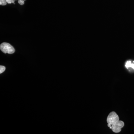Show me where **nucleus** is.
I'll return each mask as SVG.
<instances>
[{"mask_svg":"<svg viewBox=\"0 0 134 134\" xmlns=\"http://www.w3.org/2000/svg\"><path fill=\"white\" fill-rule=\"evenodd\" d=\"M0 49L5 53L12 54L15 52V49L11 44L7 43H3L0 45Z\"/></svg>","mask_w":134,"mask_h":134,"instance_id":"f257e3e1","label":"nucleus"},{"mask_svg":"<svg viewBox=\"0 0 134 134\" xmlns=\"http://www.w3.org/2000/svg\"><path fill=\"white\" fill-rule=\"evenodd\" d=\"M119 117L115 112H111L108 115L107 118V122L108 127L111 129V125L119 121Z\"/></svg>","mask_w":134,"mask_h":134,"instance_id":"f03ea898","label":"nucleus"},{"mask_svg":"<svg viewBox=\"0 0 134 134\" xmlns=\"http://www.w3.org/2000/svg\"><path fill=\"white\" fill-rule=\"evenodd\" d=\"M124 123L122 121H118L117 122L111 125V129L115 133H119L122 130V128L124 126Z\"/></svg>","mask_w":134,"mask_h":134,"instance_id":"7ed1b4c3","label":"nucleus"},{"mask_svg":"<svg viewBox=\"0 0 134 134\" xmlns=\"http://www.w3.org/2000/svg\"><path fill=\"white\" fill-rule=\"evenodd\" d=\"M125 66L127 68L131 67L133 69H134V64H132L130 61H127L126 64H125Z\"/></svg>","mask_w":134,"mask_h":134,"instance_id":"20e7f679","label":"nucleus"},{"mask_svg":"<svg viewBox=\"0 0 134 134\" xmlns=\"http://www.w3.org/2000/svg\"><path fill=\"white\" fill-rule=\"evenodd\" d=\"M5 67L3 66H0V73L1 74L5 71Z\"/></svg>","mask_w":134,"mask_h":134,"instance_id":"39448f33","label":"nucleus"},{"mask_svg":"<svg viewBox=\"0 0 134 134\" xmlns=\"http://www.w3.org/2000/svg\"><path fill=\"white\" fill-rule=\"evenodd\" d=\"M7 4V2L6 0H0V5H6Z\"/></svg>","mask_w":134,"mask_h":134,"instance_id":"423d86ee","label":"nucleus"},{"mask_svg":"<svg viewBox=\"0 0 134 134\" xmlns=\"http://www.w3.org/2000/svg\"><path fill=\"white\" fill-rule=\"evenodd\" d=\"M18 2L19 4H20L21 5H23L24 3V1H23V0H19Z\"/></svg>","mask_w":134,"mask_h":134,"instance_id":"0eeeda50","label":"nucleus"},{"mask_svg":"<svg viewBox=\"0 0 134 134\" xmlns=\"http://www.w3.org/2000/svg\"><path fill=\"white\" fill-rule=\"evenodd\" d=\"M6 1L7 3H9V4H11L12 3L11 0H6Z\"/></svg>","mask_w":134,"mask_h":134,"instance_id":"6e6552de","label":"nucleus"},{"mask_svg":"<svg viewBox=\"0 0 134 134\" xmlns=\"http://www.w3.org/2000/svg\"><path fill=\"white\" fill-rule=\"evenodd\" d=\"M23 1H26V0H23Z\"/></svg>","mask_w":134,"mask_h":134,"instance_id":"1a4fd4ad","label":"nucleus"}]
</instances>
